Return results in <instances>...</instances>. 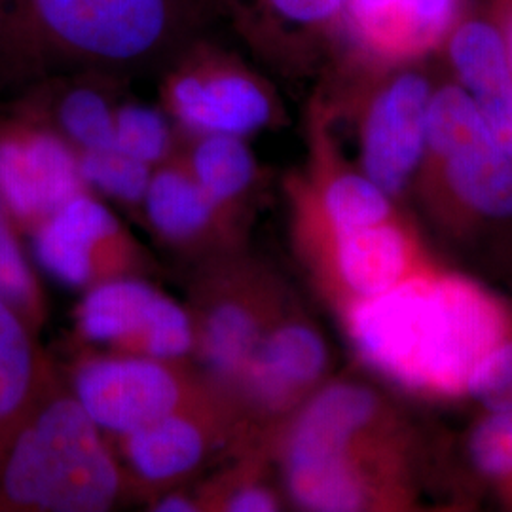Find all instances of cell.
<instances>
[{
  "label": "cell",
  "mask_w": 512,
  "mask_h": 512,
  "mask_svg": "<svg viewBox=\"0 0 512 512\" xmlns=\"http://www.w3.org/2000/svg\"><path fill=\"white\" fill-rule=\"evenodd\" d=\"M33 245L42 270L74 289L120 277L133 260L122 224L90 190L76 194L37 224Z\"/></svg>",
  "instance_id": "cell-9"
},
{
  "label": "cell",
  "mask_w": 512,
  "mask_h": 512,
  "mask_svg": "<svg viewBox=\"0 0 512 512\" xmlns=\"http://www.w3.org/2000/svg\"><path fill=\"white\" fill-rule=\"evenodd\" d=\"M217 18L215 0H19L21 90L46 74L160 73Z\"/></svg>",
  "instance_id": "cell-2"
},
{
  "label": "cell",
  "mask_w": 512,
  "mask_h": 512,
  "mask_svg": "<svg viewBox=\"0 0 512 512\" xmlns=\"http://www.w3.org/2000/svg\"><path fill=\"white\" fill-rule=\"evenodd\" d=\"M84 340L116 353L179 363L196 349L194 317L137 277H112L88 289L76 310Z\"/></svg>",
  "instance_id": "cell-6"
},
{
  "label": "cell",
  "mask_w": 512,
  "mask_h": 512,
  "mask_svg": "<svg viewBox=\"0 0 512 512\" xmlns=\"http://www.w3.org/2000/svg\"><path fill=\"white\" fill-rule=\"evenodd\" d=\"M143 203L152 228L177 245L205 238L222 213H226L209 198L177 154L169 162L154 167Z\"/></svg>",
  "instance_id": "cell-19"
},
{
  "label": "cell",
  "mask_w": 512,
  "mask_h": 512,
  "mask_svg": "<svg viewBox=\"0 0 512 512\" xmlns=\"http://www.w3.org/2000/svg\"><path fill=\"white\" fill-rule=\"evenodd\" d=\"M10 222H14V220L10 219L6 205H4V202L0 200V228H4V226H6V224H10Z\"/></svg>",
  "instance_id": "cell-33"
},
{
  "label": "cell",
  "mask_w": 512,
  "mask_h": 512,
  "mask_svg": "<svg viewBox=\"0 0 512 512\" xmlns=\"http://www.w3.org/2000/svg\"><path fill=\"white\" fill-rule=\"evenodd\" d=\"M71 393L93 423L114 437L217 401L209 387L192 382L177 363L116 351L84 357L74 368Z\"/></svg>",
  "instance_id": "cell-5"
},
{
  "label": "cell",
  "mask_w": 512,
  "mask_h": 512,
  "mask_svg": "<svg viewBox=\"0 0 512 512\" xmlns=\"http://www.w3.org/2000/svg\"><path fill=\"white\" fill-rule=\"evenodd\" d=\"M203 294L196 349L220 389L234 393L262 334L270 327L266 302L239 272L220 275Z\"/></svg>",
  "instance_id": "cell-15"
},
{
  "label": "cell",
  "mask_w": 512,
  "mask_h": 512,
  "mask_svg": "<svg viewBox=\"0 0 512 512\" xmlns=\"http://www.w3.org/2000/svg\"><path fill=\"white\" fill-rule=\"evenodd\" d=\"M467 389L492 412L512 408V342L499 344L478 365Z\"/></svg>",
  "instance_id": "cell-28"
},
{
  "label": "cell",
  "mask_w": 512,
  "mask_h": 512,
  "mask_svg": "<svg viewBox=\"0 0 512 512\" xmlns=\"http://www.w3.org/2000/svg\"><path fill=\"white\" fill-rule=\"evenodd\" d=\"M224 414L222 401H215L173 412L118 437L129 475L152 488L192 475L224 437Z\"/></svg>",
  "instance_id": "cell-14"
},
{
  "label": "cell",
  "mask_w": 512,
  "mask_h": 512,
  "mask_svg": "<svg viewBox=\"0 0 512 512\" xmlns=\"http://www.w3.org/2000/svg\"><path fill=\"white\" fill-rule=\"evenodd\" d=\"M217 509L228 512H270L277 511L275 495L258 484H234L222 492L217 499Z\"/></svg>",
  "instance_id": "cell-30"
},
{
  "label": "cell",
  "mask_w": 512,
  "mask_h": 512,
  "mask_svg": "<svg viewBox=\"0 0 512 512\" xmlns=\"http://www.w3.org/2000/svg\"><path fill=\"white\" fill-rule=\"evenodd\" d=\"M160 74L162 109L183 135L249 137L277 118L266 78L209 31L173 55Z\"/></svg>",
  "instance_id": "cell-4"
},
{
  "label": "cell",
  "mask_w": 512,
  "mask_h": 512,
  "mask_svg": "<svg viewBox=\"0 0 512 512\" xmlns=\"http://www.w3.org/2000/svg\"><path fill=\"white\" fill-rule=\"evenodd\" d=\"M454 194L488 217H512V158L497 147L475 109L446 114L427 133Z\"/></svg>",
  "instance_id": "cell-12"
},
{
  "label": "cell",
  "mask_w": 512,
  "mask_h": 512,
  "mask_svg": "<svg viewBox=\"0 0 512 512\" xmlns=\"http://www.w3.org/2000/svg\"><path fill=\"white\" fill-rule=\"evenodd\" d=\"M0 298L33 327L42 313L33 268L21 249L12 222L0 228Z\"/></svg>",
  "instance_id": "cell-26"
},
{
  "label": "cell",
  "mask_w": 512,
  "mask_h": 512,
  "mask_svg": "<svg viewBox=\"0 0 512 512\" xmlns=\"http://www.w3.org/2000/svg\"><path fill=\"white\" fill-rule=\"evenodd\" d=\"M408 247L403 234L385 222L336 232V264L344 283L361 298L389 291L403 279Z\"/></svg>",
  "instance_id": "cell-21"
},
{
  "label": "cell",
  "mask_w": 512,
  "mask_h": 512,
  "mask_svg": "<svg viewBox=\"0 0 512 512\" xmlns=\"http://www.w3.org/2000/svg\"><path fill=\"white\" fill-rule=\"evenodd\" d=\"M80 175L86 188L97 190L118 202L143 203L154 167L118 148L78 152Z\"/></svg>",
  "instance_id": "cell-25"
},
{
  "label": "cell",
  "mask_w": 512,
  "mask_h": 512,
  "mask_svg": "<svg viewBox=\"0 0 512 512\" xmlns=\"http://www.w3.org/2000/svg\"><path fill=\"white\" fill-rule=\"evenodd\" d=\"M19 0H0V90H21L18 59Z\"/></svg>",
  "instance_id": "cell-29"
},
{
  "label": "cell",
  "mask_w": 512,
  "mask_h": 512,
  "mask_svg": "<svg viewBox=\"0 0 512 512\" xmlns=\"http://www.w3.org/2000/svg\"><path fill=\"white\" fill-rule=\"evenodd\" d=\"M348 329L359 353L389 378L454 395L501 344L505 317L467 279L414 277L355 302Z\"/></svg>",
  "instance_id": "cell-1"
},
{
  "label": "cell",
  "mask_w": 512,
  "mask_h": 512,
  "mask_svg": "<svg viewBox=\"0 0 512 512\" xmlns=\"http://www.w3.org/2000/svg\"><path fill=\"white\" fill-rule=\"evenodd\" d=\"M84 190L78 152L54 129L21 112L0 120V200L10 219L35 228Z\"/></svg>",
  "instance_id": "cell-7"
},
{
  "label": "cell",
  "mask_w": 512,
  "mask_h": 512,
  "mask_svg": "<svg viewBox=\"0 0 512 512\" xmlns=\"http://www.w3.org/2000/svg\"><path fill=\"white\" fill-rule=\"evenodd\" d=\"M177 158L213 202L230 209L253 186L258 173L255 154L238 135H183Z\"/></svg>",
  "instance_id": "cell-22"
},
{
  "label": "cell",
  "mask_w": 512,
  "mask_h": 512,
  "mask_svg": "<svg viewBox=\"0 0 512 512\" xmlns=\"http://www.w3.org/2000/svg\"><path fill=\"white\" fill-rule=\"evenodd\" d=\"M459 86L473 99L497 147L512 158V65L494 19H459L444 42Z\"/></svg>",
  "instance_id": "cell-17"
},
{
  "label": "cell",
  "mask_w": 512,
  "mask_h": 512,
  "mask_svg": "<svg viewBox=\"0 0 512 512\" xmlns=\"http://www.w3.org/2000/svg\"><path fill=\"white\" fill-rule=\"evenodd\" d=\"M378 412L376 395L363 385L334 384L300 412L285 448V471L334 467L355 461L353 444Z\"/></svg>",
  "instance_id": "cell-18"
},
{
  "label": "cell",
  "mask_w": 512,
  "mask_h": 512,
  "mask_svg": "<svg viewBox=\"0 0 512 512\" xmlns=\"http://www.w3.org/2000/svg\"><path fill=\"white\" fill-rule=\"evenodd\" d=\"M154 511L158 512H194L202 511L198 507V501H194L188 495L179 494V492H171V494L162 495L154 501Z\"/></svg>",
  "instance_id": "cell-31"
},
{
  "label": "cell",
  "mask_w": 512,
  "mask_h": 512,
  "mask_svg": "<svg viewBox=\"0 0 512 512\" xmlns=\"http://www.w3.org/2000/svg\"><path fill=\"white\" fill-rule=\"evenodd\" d=\"M50 385L33 327L0 298V446Z\"/></svg>",
  "instance_id": "cell-20"
},
{
  "label": "cell",
  "mask_w": 512,
  "mask_h": 512,
  "mask_svg": "<svg viewBox=\"0 0 512 512\" xmlns=\"http://www.w3.org/2000/svg\"><path fill=\"white\" fill-rule=\"evenodd\" d=\"M323 211L334 232H348L385 222L389 194L365 173L334 171L323 186Z\"/></svg>",
  "instance_id": "cell-24"
},
{
  "label": "cell",
  "mask_w": 512,
  "mask_h": 512,
  "mask_svg": "<svg viewBox=\"0 0 512 512\" xmlns=\"http://www.w3.org/2000/svg\"><path fill=\"white\" fill-rule=\"evenodd\" d=\"M327 366V346L304 323L268 327L234 389L255 412L287 410L315 384Z\"/></svg>",
  "instance_id": "cell-16"
},
{
  "label": "cell",
  "mask_w": 512,
  "mask_h": 512,
  "mask_svg": "<svg viewBox=\"0 0 512 512\" xmlns=\"http://www.w3.org/2000/svg\"><path fill=\"white\" fill-rule=\"evenodd\" d=\"M431 93L423 74L401 71L368 103L361 129L363 171L389 196L403 190L427 150Z\"/></svg>",
  "instance_id": "cell-10"
},
{
  "label": "cell",
  "mask_w": 512,
  "mask_h": 512,
  "mask_svg": "<svg viewBox=\"0 0 512 512\" xmlns=\"http://www.w3.org/2000/svg\"><path fill=\"white\" fill-rule=\"evenodd\" d=\"M256 55L275 67L306 65L334 48L344 0H215Z\"/></svg>",
  "instance_id": "cell-11"
},
{
  "label": "cell",
  "mask_w": 512,
  "mask_h": 512,
  "mask_svg": "<svg viewBox=\"0 0 512 512\" xmlns=\"http://www.w3.org/2000/svg\"><path fill=\"white\" fill-rule=\"evenodd\" d=\"M120 80L97 71L46 74L21 90L18 112L54 129L76 152L114 147Z\"/></svg>",
  "instance_id": "cell-13"
},
{
  "label": "cell",
  "mask_w": 512,
  "mask_h": 512,
  "mask_svg": "<svg viewBox=\"0 0 512 512\" xmlns=\"http://www.w3.org/2000/svg\"><path fill=\"white\" fill-rule=\"evenodd\" d=\"M461 0H344L332 50L372 67H399L439 50Z\"/></svg>",
  "instance_id": "cell-8"
},
{
  "label": "cell",
  "mask_w": 512,
  "mask_h": 512,
  "mask_svg": "<svg viewBox=\"0 0 512 512\" xmlns=\"http://www.w3.org/2000/svg\"><path fill=\"white\" fill-rule=\"evenodd\" d=\"M126 475L73 393L40 395L0 446V509L103 512Z\"/></svg>",
  "instance_id": "cell-3"
},
{
  "label": "cell",
  "mask_w": 512,
  "mask_h": 512,
  "mask_svg": "<svg viewBox=\"0 0 512 512\" xmlns=\"http://www.w3.org/2000/svg\"><path fill=\"white\" fill-rule=\"evenodd\" d=\"M471 456L484 475H512V408L494 412L476 427Z\"/></svg>",
  "instance_id": "cell-27"
},
{
  "label": "cell",
  "mask_w": 512,
  "mask_h": 512,
  "mask_svg": "<svg viewBox=\"0 0 512 512\" xmlns=\"http://www.w3.org/2000/svg\"><path fill=\"white\" fill-rule=\"evenodd\" d=\"M181 131L165 110L135 101H120L114 116V148L145 162L150 167L175 158Z\"/></svg>",
  "instance_id": "cell-23"
},
{
  "label": "cell",
  "mask_w": 512,
  "mask_h": 512,
  "mask_svg": "<svg viewBox=\"0 0 512 512\" xmlns=\"http://www.w3.org/2000/svg\"><path fill=\"white\" fill-rule=\"evenodd\" d=\"M494 21L499 25V29L505 37L512 65V0H497Z\"/></svg>",
  "instance_id": "cell-32"
}]
</instances>
